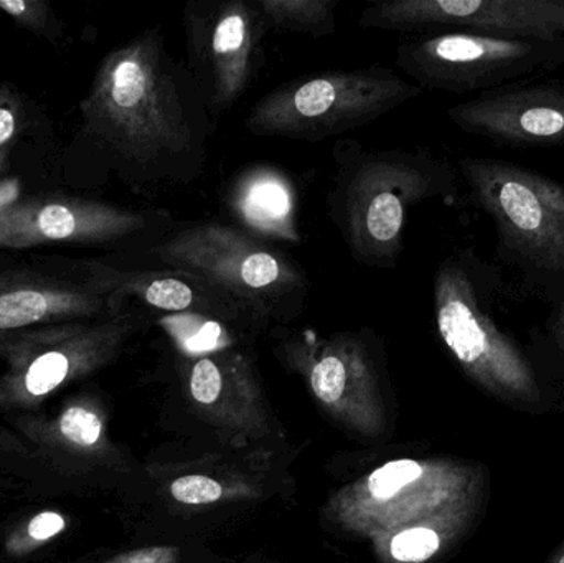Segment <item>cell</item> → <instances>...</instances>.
Listing matches in <instances>:
<instances>
[{
	"label": "cell",
	"mask_w": 564,
	"mask_h": 563,
	"mask_svg": "<svg viewBox=\"0 0 564 563\" xmlns=\"http://www.w3.org/2000/svg\"><path fill=\"white\" fill-rule=\"evenodd\" d=\"M79 111L86 134L131 184L177 187L205 174L215 119L161 30L112 48Z\"/></svg>",
	"instance_id": "1"
},
{
	"label": "cell",
	"mask_w": 564,
	"mask_h": 563,
	"mask_svg": "<svg viewBox=\"0 0 564 563\" xmlns=\"http://www.w3.org/2000/svg\"><path fill=\"white\" fill-rule=\"evenodd\" d=\"M332 159L328 217L350 257L364 267H397L411 207L453 197L459 185L453 165L430 149L371 151L341 139Z\"/></svg>",
	"instance_id": "2"
},
{
	"label": "cell",
	"mask_w": 564,
	"mask_h": 563,
	"mask_svg": "<svg viewBox=\"0 0 564 563\" xmlns=\"http://www.w3.org/2000/svg\"><path fill=\"white\" fill-rule=\"evenodd\" d=\"M144 255L158 270L181 271L210 284L235 301L254 327L294 320L311 291L307 274L291 257L221 221L172 227Z\"/></svg>",
	"instance_id": "3"
},
{
	"label": "cell",
	"mask_w": 564,
	"mask_h": 563,
	"mask_svg": "<svg viewBox=\"0 0 564 563\" xmlns=\"http://www.w3.org/2000/svg\"><path fill=\"white\" fill-rule=\"evenodd\" d=\"M469 198L492 220L497 255L550 306L564 297V184L490 158H463Z\"/></svg>",
	"instance_id": "4"
},
{
	"label": "cell",
	"mask_w": 564,
	"mask_h": 563,
	"mask_svg": "<svg viewBox=\"0 0 564 563\" xmlns=\"http://www.w3.org/2000/svg\"><path fill=\"white\" fill-rule=\"evenodd\" d=\"M421 93L387 66L317 73L267 93L251 106L245 128L258 138L318 142L377 121Z\"/></svg>",
	"instance_id": "5"
},
{
	"label": "cell",
	"mask_w": 564,
	"mask_h": 563,
	"mask_svg": "<svg viewBox=\"0 0 564 563\" xmlns=\"http://www.w3.org/2000/svg\"><path fill=\"white\" fill-rule=\"evenodd\" d=\"M148 307L129 303L98 320L43 324L0 339V402L29 405L111 362L148 324Z\"/></svg>",
	"instance_id": "6"
},
{
	"label": "cell",
	"mask_w": 564,
	"mask_h": 563,
	"mask_svg": "<svg viewBox=\"0 0 564 563\" xmlns=\"http://www.w3.org/2000/svg\"><path fill=\"white\" fill-rule=\"evenodd\" d=\"M394 63L421 89L480 95L564 66V42L431 33L400 43Z\"/></svg>",
	"instance_id": "7"
},
{
	"label": "cell",
	"mask_w": 564,
	"mask_h": 563,
	"mask_svg": "<svg viewBox=\"0 0 564 563\" xmlns=\"http://www.w3.org/2000/svg\"><path fill=\"white\" fill-rule=\"evenodd\" d=\"M182 19L185 65L212 118H220L257 79L270 26L257 0H191Z\"/></svg>",
	"instance_id": "8"
},
{
	"label": "cell",
	"mask_w": 564,
	"mask_h": 563,
	"mask_svg": "<svg viewBox=\"0 0 564 563\" xmlns=\"http://www.w3.org/2000/svg\"><path fill=\"white\" fill-rule=\"evenodd\" d=\"M171 228L165 212L134 210L72 195H36L0 205V250L48 243L152 245Z\"/></svg>",
	"instance_id": "9"
},
{
	"label": "cell",
	"mask_w": 564,
	"mask_h": 563,
	"mask_svg": "<svg viewBox=\"0 0 564 563\" xmlns=\"http://www.w3.org/2000/svg\"><path fill=\"white\" fill-rule=\"evenodd\" d=\"M364 29L474 32L564 42V0H380L365 7Z\"/></svg>",
	"instance_id": "10"
},
{
	"label": "cell",
	"mask_w": 564,
	"mask_h": 563,
	"mask_svg": "<svg viewBox=\"0 0 564 563\" xmlns=\"http://www.w3.org/2000/svg\"><path fill=\"white\" fill-rule=\"evenodd\" d=\"M124 306L102 290L83 261L66 270L0 267V339L43 324L98 320Z\"/></svg>",
	"instance_id": "11"
},
{
	"label": "cell",
	"mask_w": 564,
	"mask_h": 563,
	"mask_svg": "<svg viewBox=\"0 0 564 563\" xmlns=\"http://www.w3.org/2000/svg\"><path fill=\"white\" fill-rule=\"evenodd\" d=\"M460 131L512 149L564 144V85H510L447 109Z\"/></svg>",
	"instance_id": "12"
},
{
	"label": "cell",
	"mask_w": 564,
	"mask_h": 563,
	"mask_svg": "<svg viewBox=\"0 0 564 563\" xmlns=\"http://www.w3.org/2000/svg\"><path fill=\"white\" fill-rule=\"evenodd\" d=\"M88 273L116 301L135 303L164 314H191L225 326L254 327L253 321L230 297L191 274L172 270H126L105 261H83Z\"/></svg>",
	"instance_id": "13"
},
{
	"label": "cell",
	"mask_w": 564,
	"mask_h": 563,
	"mask_svg": "<svg viewBox=\"0 0 564 563\" xmlns=\"http://www.w3.org/2000/svg\"><path fill=\"white\" fill-rule=\"evenodd\" d=\"M225 202L248 234L264 241H301L295 188L281 171L264 165L248 169L228 187Z\"/></svg>",
	"instance_id": "14"
},
{
	"label": "cell",
	"mask_w": 564,
	"mask_h": 563,
	"mask_svg": "<svg viewBox=\"0 0 564 563\" xmlns=\"http://www.w3.org/2000/svg\"><path fill=\"white\" fill-rule=\"evenodd\" d=\"M270 30L302 33L314 39L334 35L340 0H257Z\"/></svg>",
	"instance_id": "15"
},
{
	"label": "cell",
	"mask_w": 564,
	"mask_h": 563,
	"mask_svg": "<svg viewBox=\"0 0 564 563\" xmlns=\"http://www.w3.org/2000/svg\"><path fill=\"white\" fill-rule=\"evenodd\" d=\"M0 12L20 29L48 42L59 43L65 36V23L46 0H0Z\"/></svg>",
	"instance_id": "16"
},
{
	"label": "cell",
	"mask_w": 564,
	"mask_h": 563,
	"mask_svg": "<svg viewBox=\"0 0 564 563\" xmlns=\"http://www.w3.org/2000/svg\"><path fill=\"white\" fill-rule=\"evenodd\" d=\"M102 420L86 405H69L58 420L59 436L75 448L91 450L102 440Z\"/></svg>",
	"instance_id": "17"
},
{
	"label": "cell",
	"mask_w": 564,
	"mask_h": 563,
	"mask_svg": "<svg viewBox=\"0 0 564 563\" xmlns=\"http://www.w3.org/2000/svg\"><path fill=\"white\" fill-rule=\"evenodd\" d=\"M23 126V105L10 83H0V178L9 171L10 154Z\"/></svg>",
	"instance_id": "18"
},
{
	"label": "cell",
	"mask_w": 564,
	"mask_h": 563,
	"mask_svg": "<svg viewBox=\"0 0 564 563\" xmlns=\"http://www.w3.org/2000/svg\"><path fill=\"white\" fill-rule=\"evenodd\" d=\"M423 468L413 459H397L375 469L367 481L368 492L378 501L394 498L401 489L421 478Z\"/></svg>",
	"instance_id": "19"
},
{
	"label": "cell",
	"mask_w": 564,
	"mask_h": 563,
	"mask_svg": "<svg viewBox=\"0 0 564 563\" xmlns=\"http://www.w3.org/2000/svg\"><path fill=\"white\" fill-rule=\"evenodd\" d=\"M440 535L426 528L406 529L390 542V554L394 561L421 563L440 551Z\"/></svg>",
	"instance_id": "20"
},
{
	"label": "cell",
	"mask_w": 564,
	"mask_h": 563,
	"mask_svg": "<svg viewBox=\"0 0 564 563\" xmlns=\"http://www.w3.org/2000/svg\"><path fill=\"white\" fill-rule=\"evenodd\" d=\"M172 498L187 506H205L217 502L224 496L220 483L207 476L191 475L175 479L171 486Z\"/></svg>",
	"instance_id": "21"
},
{
	"label": "cell",
	"mask_w": 564,
	"mask_h": 563,
	"mask_svg": "<svg viewBox=\"0 0 564 563\" xmlns=\"http://www.w3.org/2000/svg\"><path fill=\"white\" fill-rule=\"evenodd\" d=\"M65 528V518L59 516L58 512H40L39 516H35V518L29 522L26 538L40 544V542H46L55 538V535H58Z\"/></svg>",
	"instance_id": "22"
},
{
	"label": "cell",
	"mask_w": 564,
	"mask_h": 563,
	"mask_svg": "<svg viewBox=\"0 0 564 563\" xmlns=\"http://www.w3.org/2000/svg\"><path fill=\"white\" fill-rule=\"evenodd\" d=\"M178 557H181L178 548L158 545V548H145L129 552V554L122 555V557L116 559L111 563H177Z\"/></svg>",
	"instance_id": "23"
},
{
	"label": "cell",
	"mask_w": 564,
	"mask_h": 563,
	"mask_svg": "<svg viewBox=\"0 0 564 563\" xmlns=\"http://www.w3.org/2000/svg\"><path fill=\"white\" fill-rule=\"evenodd\" d=\"M550 333L564 344V297L552 304L549 320Z\"/></svg>",
	"instance_id": "24"
},
{
	"label": "cell",
	"mask_w": 564,
	"mask_h": 563,
	"mask_svg": "<svg viewBox=\"0 0 564 563\" xmlns=\"http://www.w3.org/2000/svg\"><path fill=\"white\" fill-rule=\"evenodd\" d=\"M560 563H564V557L562 559V561H560Z\"/></svg>",
	"instance_id": "25"
}]
</instances>
